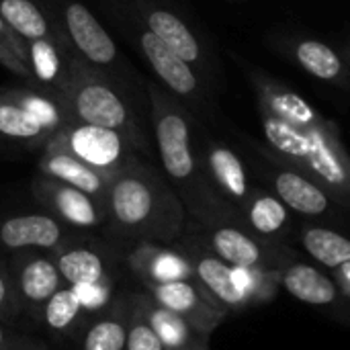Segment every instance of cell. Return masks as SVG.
<instances>
[{
	"label": "cell",
	"instance_id": "6da1fadb",
	"mask_svg": "<svg viewBox=\"0 0 350 350\" xmlns=\"http://www.w3.org/2000/svg\"><path fill=\"white\" fill-rule=\"evenodd\" d=\"M148 96L162 172L180 197L189 221L199 228L242 224L240 211L217 195L203 172L197 154V117L158 82H148Z\"/></svg>",
	"mask_w": 350,
	"mask_h": 350
},
{
	"label": "cell",
	"instance_id": "7a4b0ae2",
	"mask_svg": "<svg viewBox=\"0 0 350 350\" xmlns=\"http://www.w3.org/2000/svg\"><path fill=\"white\" fill-rule=\"evenodd\" d=\"M105 207L111 232L131 242L174 244L189 221L164 172L142 156H135L109 180Z\"/></svg>",
	"mask_w": 350,
	"mask_h": 350
},
{
	"label": "cell",
	"instance_id": "3957f363",
	"mask_svg": "<svg viewBox=\"0 0 350 350\" xmlns=\"http://www.w3.org/2000/svg\"><path fill=\"white\" fill-rule=\"evenodd\" d=\"M265 144L283 164L320 183L350 205V154L338 123L328 119L318 127H295L258 113Z\"/></svg>",
	"mask_w": 350,
	"mask_h": 350
},
{
	"label": "cell",
	"instance_id": "277c9868",
	"mask_svg": "<svg viewBox=\"0 0 350 350\" xmlns=\"http://www.w3.org/2000/svg\"><path fill=\"white\" fill-rule=\"evenodd\" d=\"M248 152V168L254 180L273 191L297 217L350 234V205L324 189L320 183L277 160L269 146L256 137L236 131Z\"/></svg>",
	"mask_w": 350,
	"mask_h": 350
},
{
	"label": "cell",
	"instance_id": "5b68a950",
	"mask_svg": "<svg viewBox=\"0 0 350 350\" xmlns=\"http://www.w3.org/2000/svg\"><path fill=\"white\" fill-rule=\"evenodd\" d=\"M64 98L74 121L115 129L131 139L142 152L148 150L146 131L142 129L131 105L115 86L111 76L78 59Z\"/></svg>",
	"mask_w": 350,
	"mask_h": 350
},
{
	"label": "cell",
	"instance_id": "8992f818",
	"mask_svg": "<svg viewBox=\"0 0 350 350\" xmlns=\"http://www.w3.org/2000/svg\"><path fill=\"white\" fill-rule=\"evenodd\" d=\"M137 47L152 72L158 78V84L164 86L172 96L191 109V113L205 119H215V88L180 55H176L166 43H162L152 31L135 21Z\"/></svg>",
	"mask_w": 350,
	"mask_h": 350
},
{
	"label": "cell",
	"instance_id": "52a82bcc",
	"mask_svg": "<svg viewBox=\"0 0 350 350\" xmlns=\"http://www.w3.org/2000/svg\"><path fill=\"white\" fill-rule=\"evenodd\" d=\"M191 226L221 260L238 269L281 273L287 265L301 256L297 246L260 238L242 224H219L213 228H199L195 224Z\"/></svg>",
	"mask_w": 350,
	"mask_h": 350
},
{
	"label": "cell",
	"instance_id": "ba28073f",
	"mask_svg": "<svg viewBox=\"0 0 350 350\" xmlns=\"http://www.w3.org/2000/svg\"><path fill=\"white\" fill-rule=\"evenodd\" d=\"M133 10L139 25L152 31L176 55L191 64L215 90L219 88L221 66L217 64L213 49H209L205 39L187 23V18L158 0H133Z\"/></svg>",
	"mask_w": 350,
	"mask_h": 350
},
{
	"label": "cell",
	"instance_id": "9c48e42d",
	"mask_svg": "<svg viewBox=\"0 0 350 350\" xmlns=\"http://www.w3.org/2000/svg\"><path fill=\"white\" fill-rule=\"evenodd\" d=\"M47 144L59 146L90 168L113 178L123 170L142 150L123 133L98 125L70 121Z\"/></svg>",
	"mask_w": 350,
	"mask_h": 350
},
{
	"label": "cell",
	"instance_id": "30bf717a",
	"mask_svg": "<svg viewBox=\"0 0 350 350\" xmlns=\"http://www.w3.org/2000/svg\"><path fill=\"white\" fill-rule=\"evenodd\" d=\"M197 154L211 187L226 203H230L234 209L240 211L256 187V180L244 156L226 139L205 131L199 123H197Z\"/></svg>",
	"mask_w": 350,
	"mask_h": 350
},
{
	"label": "cell",
	"instance_id": "8fae6325",
	"mask_svg": "<svg viewBox=\"0 0 350 350\" xmlns=\"http://www.w3.org/2000/svg\"><path fill=\"white\" fill-rule=\"evenodd\" d=\"M57 23H59L70 47L86 66H90L103 74L119 68L121 55H119V49H117L113 37L98 23V18L88 10L86 4H82L78 0H59Z\"/></svg>",
	"mask_w": 350,
	"mask_h": 350
},
{
	"label": "cell",
	"instance_id": "7c38bea8",
	"mask_svg": "<svg viewBox=\"0 0 350 350\" xmlns=\"http://www.w3.org/2000/svg\"><path fill=\"white\" fill-rule=\"evenodd\" d=\"M183 254L189 258L195 279L221 304L230 310V314H240L250 310L246 295L242 293L238 279H236V269L221 260L201 238V234L187 221L185 234L174 242Z\"/></svg>",
	"mask_w": 350,
	"mask_h": 350
},
{
	"label": "cell",
	"instance_id": "4fadbf2b",
	"mask_svg": "<svg viewBox=\"0 0 350 350\" xmlns=\"http://www.w3.org/2000/svg\"><path fill=\"white\" fill-rule=\"evenodd\" d=\"M281 289L301 304L350 326V299L336 283L334 275L330 271H322L314 260L299 256L287 265L281 271Z\"/></svg>",
	"mask_w": 350,
	"mask_h": 350
},
{
	"label": "cell",
	"instance_id": "5bb4252c",
	"mask_svg": "<svg viewBox=\"0 0 350 350\" xmlns=\"http://www.w3.org/2000/svg\"><path fill=\"white\" fill-rule=\"evenodd\" d=\"M8 269L12 273L21 316H27L31 322L39 324L45 304L57 289L64 287L53 254L43 250L14 252Z\"/></svg>",
	"mask_w": 350,
	"mask_h": 350
},
{
	"label": "cell",
	"instance_id": "9a60e30c",
	"mask_svg": "<svg viewBox=\"0 0 350 350\" xmlns=\"http://www.w3.org/2000/svg\"><path fill=\"white\" fill-rule=\"evenodd\" d=\"M144 291L156 304L180 316L205 334H213L230 316V310L221 306L197 279L174 281L164 285H146Z\"/></svg>",
	"mask_w": 350,
	"mask_h": 350
},
{
	"label": "cell",
	"instance_id": "2e32d148",
	"mask_svg": "<svg viewBox=\"0 0 350 350\" xmlns=\"http://www.w3.org/2000/svg\"><path fill=\"white\" fill-rule=\"evenodd\" d=\"M33 197L59 221L72 230H98L107 226V207L103 199H96L80 189L39 174L31 185Z\"/></svg>",
	"mask_w": 350,
	"mask_h": 350
},
{
	"label": "cell",
	"instance_id": "e0dca14e",
	"mask_svg": "<svg viewBox=\"0 0 350 350\" xmlns=\"http://www.w3.org/2000/svg\"><path fill=\"white\" fill-rule=\"evenodd\" d=\"M271 43L308 76L324 84L350 90V66L342 49L306 35H275Z\"/></svg>",
	"mask_w": 350,
	"mask_h": 350
},
{
	"label": "cell",
	"instance_id": "ac0fdd59",
	"mask_svg": "<svg viewBox=\"0 0 350 350\" xmlns=\"http://www.w3.org/2000/svg\"><path fill=\"white\" fill-rule=\"evenodd\" d=\"M244 72L254 90L258 113L271 115L295 127H318L328 121L308 98L275 76H269L250 64H244Z\"/></svg>",
	"mask_w": 350,
	"mask_h": 350
},
{
	"label": "cell",
	"instance_id": "d6986e66",
	"mask_svg": "<svg viewBox=\"0 0 350 350\" xmlns=\"http://www.w3.org/2000/svg\"><path fill=\"white\" fill-rule=\"evenodd\" d=\"M51 254L64 285L74 289L113 287V256L98 242L90 238H74Z\"/></svg>",
	"mask_w": 350,
	"mask_h": 350
},
{
	"label": "cell",
	"instance_id": "ffe728a7",
	"mask_svg": "<svg viewBox=\"0 0 350 350\" xmlns=\"http://www.w3.org/2000/svg\"><path fill=\"white\" fill-rule=\"evenodd\" d=\"M74 238H78L76 230L68 228L51 213H21L0 221V246L10 252H55Z\"/></svg>",
	"mask_w": 350,
	"mask_h": 350
},
{
	"label": "cell",
	"instance_id": "44dd1931",
	"mask_svg": "<svg viewBox=\"0 0 350 350\" xmlns=\"http://www.w3.org/2000/svg\"><path fill=\"white\" fill-rule=\"evenodd\" d=\"M78 59L68 39H25L23 62L31 72V82L27 84L64 94Z\"/></svg>",
	"mask_w": 350,
	"mask_h": 350
},
{
	"label": "cell",
	"instance_id": "7402d4cb",
	"mask_svg": "<svg viewBox=\"0 0 350 350\" xmlns=\"http://www.w3.org/2000/svg\"><path fill=\"white\" fill-rule=\"evenodd\" d=\"M240 217L244 228L252 234L295 246V234L299 226L297 215L267 187L256 183L248 201L240 209Z\"/></svg>",
	"mask_w": 350,
	"mask_h": 350
},
{
	"label": "cell",
	"instance_id": "603a6c76",
	"mask_svg": "<svg viewBox=\"0 0 350 350\" xmlns=\"http://www.w3.org/2000/svg\"><path fill=\"white\" fill-rule=\"evenodd\" d=\"M125 260L129 271L139 279L144 287L195 279L189 258L176 244L135 242Z\"/></svg>",
	"mask_w": 350,
	"mask_h": 350
},
{
	"label": "cell",
	"instance_id": "cb8c5ba5",
	"mask_svg": "<svg viewBox=\"0 0 350 350\" xmlns=\"http://www.w3.org/2000/svg\"><path fill=\"white\" fill-rule=\"evenodd\" d=\"M51 137L53 131L16 100L14 86H0V144L43 150Z\"/></svg>",
	"mask_w": 350,
	"mask_h": 350
},
{
	"label": "cell",
	"instance_id": "d4e9b609",
	"mask_svg": "<svg viewBox=\"0 0 350 350\" xmlns=\"http://www.w3.org/2000/svg\"><path fill=\"white\" fill-rule=\"evenodd\" d=\"M131 320L129 295L113 297L82 326L80 350H125Z\"/></svg>",
	"mask_w": 350,
	"mask_h": 350
},
{
	"label": "cell",
	"instance_id": "484cf974",
	"mask_svg": "<svg viewBox=\"0 0 350 350\" xmlns=\"http://www.w3.org/2000/svg\"><path fill=\"white\" fill-rule=\"evenodd\" d=\"M37 164H39V174L59 180L64 185H70L74 189H80V191L105 201L107 187H109L111 178L100 174L98 170L90 168L88 164H84L82 160H78L64 148L45 144Z\"/></svg>",
	"mask_w": 350,
	"mask_h": 350
},
{
	"label": "cell",
	"instance_id": "4316f807",
	"mask_svg": "<svg viewBox=\"0 0 350 350\" xmlns=\"http://www.w3.org/2000/svg\"><path fill=\"white\" fill-rule=\"evenodd\" d=\"M133 299L142 308L148 324L158 334L160 342L166 350H209L211 334L197 330L193 324L172 314L170 310L156 304L146 291L133 293Z\"/></svg>",
	"mask_w": 350,
	"mask_h": 350
},
{
	"label": "cell",
	"instance_id": "83f0119b",
	"mask_svg": "<svg viewBox=\"0 0 350 350\" xmlns=\"http://www.w3.org/2000/svg\"><path fill=\"white\" fill-rule=\"evenodd\" d=\"M295 246L306 252L310 260L330 273L350 262V234L330 226L299 221Z\"/></svg>",
	"mask_w": 350,
	"mask_h": 350
},
{
	"label": "cell",
	"instance_id": "f1b7e54d",
	"mask_svg": "<svg viewBox=\"0 0 350 350\" xmlns=\"http://www.w3.org/2000/svg\"><path fill=\"white\" fill-rule=\"evenodd\" d=\"M90 310L82 297V293L74 287L64 285L57 289L51 299L45 304L39 324L53 336L66 338L82 330V326L90 318Z\"/></svg>",
	"mask_w": 350,
	"mask_h": 350
},
{
	"label": "cell",
	"instance_id": "f546056e",
	"mask_svg": "<svg viewBox=\"0 0 350 350\" xmlns=\"http://www.w3.org/2000/svg\"><path fill=\"white\" fill-rule=\"evenodd\" d=\"M0 16L23 39H66L59 23L37 0H0Z\"/></svg>",
	"mask_w": 350,
	"mask_h": 350
},
{
	"label": "cell",
	"instance_id": "4dcf8cb0",
	"mask_svg": "<svg viewBox=\"0 0 350 350\" xmlns=\"http://www.w3.org/2000/svg\"><path fill=\"white\" fill-rule=\"evenodd\" d=\"M131 301V320H129V332H127V349L125 350H166L160 342L158 334L148 324L142 308L133 299V293L129 295Z\"/></svg>",
	"mask_w": 350,
	"mask_h": 350
},
{
	"label": "cell",
	"instance_id": "1f68e13d",
	"mask_svg": "<svg viewBox=\"0 0 350 350\" xmlns=\"http://www.w3.org/2000/svg\"><path fill=\"white\" fill-rule=\"evenodd\" d=\"M21 316V306L16 299V289L12 281V273L6 265L0 262V320L14 322Z\"/></svg>",
	"mask_w": 350,
	"mask_h": 350
},
{
	"label": "cell",
	"instance_id": "d6a6232c",
	"mask_svg": "<svg viewBox=\"0 0 350 350\" xmlns=\"http://www.w3.org/2000/svg\"><path fill=\"white\" fill-rule=\"evenodd\" d=\"M0 66L6 68L8 72H12L14 76L23 78L25 82H31V72H29V68L25 66V62H23L16 53L8 51V49L2 47V45H0Z\"/></svg>",
	"mask_w": 350,
	"mask_h": 350
},
{
	"label": "cell",
	"instance_id": "836d02e7",
	"mask_svg": "<svg viewBox=\"0 0 350 350\" xmlns=\"http://www.w3.org/2000/svg\"><path fill=\"white\" fill-rule=\"evenodd\" d=\"M0 45L6 47V49L12 51V53H16L21 59H25V39L18 37L10 27L4 23L2 16H0Z\"/></svg>",
	"mask_w": 350,
	"mask_h": 350
},
{
	"label": "cell",
	"instance_id": "e575fe53",
	"mask_svg": "<svg viewBox=\"0 0 350 350\" xmlns=\"http://www.w3.org/2000/svg\"><path fill=\"white\" fill-rule=\"evenodd\" d=\"M25 342H27V336L12 332L6 326V322L0 320V350H18Z\"/></svg>",
	"mask_w": 350,
	"mask_h": 350
},
{
	"label": "cell",
	"instance_id": "d590c367",
	"mask_svg": "<svg viewBox=\"0 0 350 350\" xmlns=\"http://www.w3.org/2000/svg\"><path fill=\"white\" fill-rule=\"evenodd\" d=\"M332 275H334L336 283L340 285V289L345 291V295L350 299V262L342 265V267L336 269V271H332Z\"/></svg>",
	"mask_w": 350,
	"mask_h": 350
},
{
	"label": "cell",
	"instance_id": "8d00e7d4",
	"mask_svg": "<svg viewBox=\"0 0 350 350\" xmlns=\"http://www.w3.org/2000/svg\"><path fill=\"white\" fill-rule=\"evenodd\" d=\"M18 350H47L41 342H35V340H31V338H27V342L21 347Z\"/></svg>",
	"mask_w": 350,
	"mask_h": 350
},
{
	"label": "cell",
	"instance_id": "74e56055",
	"mask_svg": "<svg viewBox=\"0 0 350 350\" xmlns=\"http://www.w3.org/2000/svg\"><path fill=\"white\" fill-rule=\"evenodd\" d=\"M342 53H345V57H347V62H349V66H350V37L347 39V45H345Z\"/></svg>",
	"mask_w": 350,
	"mask_h": 350
}]
</instances>
